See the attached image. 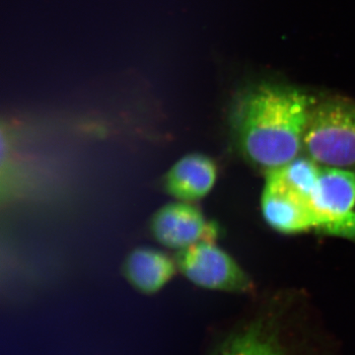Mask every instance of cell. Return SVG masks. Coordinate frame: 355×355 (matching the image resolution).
Masks as SVG:
<instances>
[{"mask_svg":"<svg viewBox=\"0 0 355 355\" xmlns=\"http://www.w3.org/2000/svg\"><path fill=\"white\" fill-rule=\"evenodd\" d=\"M150 233L159 244L180 251L198 242H216L219 229L198 207L179 200L163 205L153 214Z\"/></svg>","mask_w":355,"mask_h":355,"instance_id":"5b68a950","label":"cell"},{"mask_svg":"<svg viewBox=\"0 0 355 355\" xmlns=\"http://www.w3.org/2000/svg\"><path fill=\"white\" fill-rule=\"evenodd\" d=\"M261 207L266 223L280 233L316 231V218L310 200L287 188L270 173H266Z\"/></svg>","mask_w":355,"mask_h":355,"instance_id":"8992f818","label":"cell"},{"mask_svg":"<svg viewBox=\"0 0 355 355\" xmlns=\"http://www.w3.org/2000/svg\"><path fill=\"white\" fill-rule=\"evenodd\" d=\"M316 99L284 83L263 81L245 88L230 114L233 139L243 157L268 172L300 156Z\"/></svg>","mask_w":355,"mask_h":355,"instance_id":"6da1fadb","label":"cell"},{"mask_svg":"<svg viewBox=\"0 0 355 355\" xmlns=\"http://www.w3.org/2000/svg\"><path fill=\"white\" fill-rule=\"evenodd\" d=\"M303 153L322 167L355 170V100L343 96L316 99Z\"/></svg>","mask_w":355,"mask_h":355,"instance_id":"7a4b0ae2","label":"cell"},{"mask_svg":"<svg viewBox=\"0 0 355 355\" xmlns=\"http://www.w3.org/2000/svg\"><path fill=\"white\" fill-rule=\"evenodd\" d=\"M209 355L291 354L282 342L277 324L259 317L230 334Z\"/></svg>","mask_w":355,"mask_h":355,"instance_id":"9c48e42d","label":"cell"},{"mask_svg":"<svg viewBox=\"0 0 355 355\" xmlns=\"http://www.w3.org/2000/svg\"><path fill=\"white\" fill-rule=\"evenodd\" d=\"M175 261L184 277L200 288L230 293L254 291L250 275L216 242H198L180 250Z\"/></svg>","mask_w":355,"mask_h":355,"instance_id":"3957f363","label":"cell"},{"mask_svg":"<svg viewBox=\"0 0 355 355\" xmlns=\"http://www.w3.org/2000/svg\"><path fill=\"white\" fill-rule=\"evenodd\" d=\"M316 231L355 242V171L322 167L312 195Z\"/></svg>","mask_w":355,"mask_h":355,"instance_id":"277c9868","label":"cell"},{"mask_svg":"<svg viewBox=\"0 0 355 355\" xmlns=\"http://www.w3.org/2000/svg\"><path fill=\"white\" fill-rule=\"evenodd\" d=\"M216 163L202 153H190L180 158L166 173V193L181 202H193L207 197L216 183Z\"/></svg>","mask_w":355,"mask_h":355,"instance_id":"52a82bcc","label":"cell"},{"mask_svg":"<svg viewBox=\"0 0 355 355\" xmlns=\"http://www.w3.org/2000/svg\"><path fill=\"white\" fill-rule=\"evenodd\" d=\"M123 277L135 291L154 295L176 275V261L169 254L151 247H139L128 254L123 263Z\"/></svg>","mask_w":355,"mask_h":355,"instance_id":"ba28073f","label":"cell"}]
</instances>
